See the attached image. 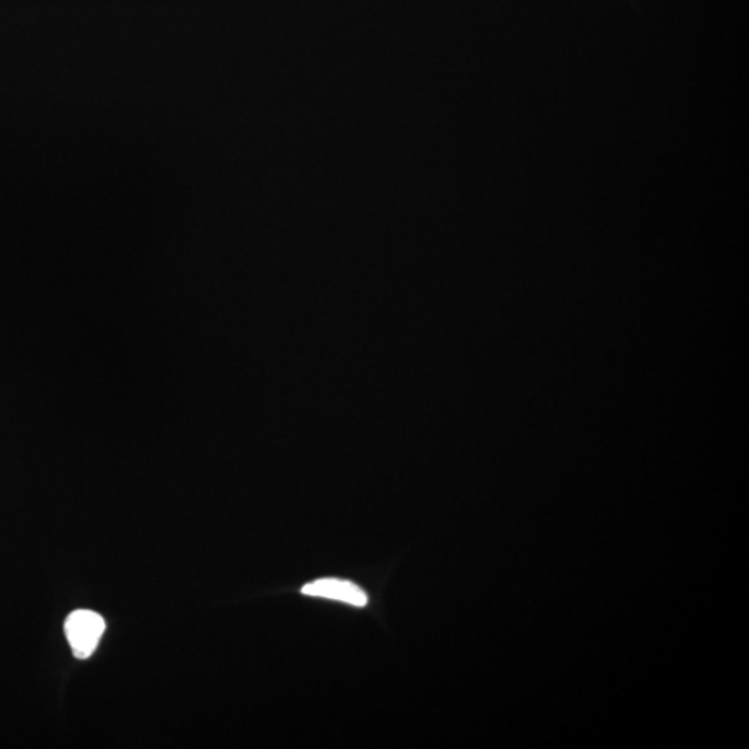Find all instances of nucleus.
I'll return each mask as SVG.
<instances>
[{
  "instance_id": "1",
  "label": "nucleus",
  "mask_w": 749,
  "mask_h": 749,
  "mask_svg": "<svg viewBox=\"0 0 749 749\" xmlns=\"http://www.w3.org/2000/svg\"><path fill=\"white\" fill-rule=\"evenodd\" d=\"M66 635L77 658H90L105 633V619L100 613L79 609L66 621Z\"/></svg>"
},
{
  "instance_id": "2",
  "label": "nucleus",
  "mask_w": 749,
  "mask_h": 749,
  "mask_svg": "<svg viewBox=\"0 0 749 749\" xmlns=\"http://www.w3.org/2000/svg\"><path fill=\"white\" fill-rule=\"evenodd\" d=\"M306 596L336 599L350 604L354 607H365L368 604V596L360 586L353 582L340 581V578H319L302 588Z\"/></svg>"
}]
</instances>
